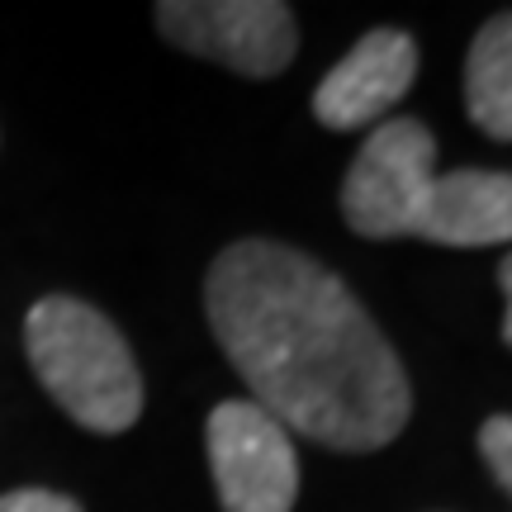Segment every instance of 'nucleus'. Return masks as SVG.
<instances>
[{
	"label": "nucleus",
	"mask_w": 512,
	"mask_h": 512,
	"mask_svg": "<svg viewBox=\"0 0 512 512\" xmlns=\"http://www.w3.org/2000/svg\"><path fill=\"white\" fill-rule=\"evenodd\" d=\"M204 313L256 408L332 451H380L403 432L413 389L356 294L285 242L242 238L204 275Z\"/></svg>",
	"instance_id": "nucleus-1"
},
{
	"label": "nucleus",
	"mask_w": 512,
	"mask_h": 512,
	"mask_svg": "<svg viewBox=\"0 0 512 512\" xmlns=\"http://www.w3.org/2000/svg\"><path fill=\"white\" fill-rule=\"evenodd\" d=\"M24 347L38 384L86 432L119 437L143 418L138 361L100 309L72 294H48L24 318Z\"/></svg>",
	"instance_id": "nucleus-2"
},
{
	"label": "nucleus",
	"mask_w": 512,
	"mask_h": 512,
	"mask_svg": "<svg viewBox=\"0 0 512 512\" xmlns=\"http://www.w3.org/2000/svg\"><path fill=\"white\" fill-rule=\"evenodd\" d=\"M432 181H437V138L422 119H389L361 143L342 181V219L351 233L375 242L413 233Z\"/></svg>",
	"instance_id": "nucleus-3"
},
{
	"label": "nucleus",
	"mask_w": 512,
	"mask_h": 512,
	"mask_svg": "<svg viewBox=\"0 0 512 512\" xmlns=\"http://www.w3.org/2000/svg\"><path fill=\"white\" fill-rule=\"evenodd\" d=\"M209 470L223 512H290L299 498V456L280 422L252 399H228L204 427Z\"/></svg>",
	"instance_id": "nucleus-4"
},
{
	"label": "nucleus",
	"mask_w": 512,
	"mask_h": 512,
	"mask_svg": "<svg viewBox=\"0 0 512 512\" xmlns=\"http://www.w3.org/2000/svg\"><path fill=\"white\" fill-rule=\"evenodd\" d=\"M157 29L176 48L209 57L238 76H280L294 62V10L280 0H166Z\"/></svg>",
	"instance_id": "nucleus-5"
},
{
	"label": "nucleus",
	"mask_w": 512,
	"mask_h": 512,
	"mask_svg": "<svg viewBox=\"0 0 512 512\" xmlns=\"http://www.w3.org/2000/svg\"><path fill=\"white\" fill-rule=\"evenodd\" d=\"M418 76V43L399 29H375L313 91V119L332 133L375 124L399 105Z\"/></svg>",
	"instance_id": "nucleus-6"
},
{
	"label": "nucleus",
	"mask_w": 512,
	"mask_h": 512,
	"mask_svg": "<svg viewBox=\"0 0 512 512\" xmlns=\"http://www.w3.org/2000/svg\"><path fill=\"white\" fill-rule=\"evenodd\" d=\"M413 238L437 247L512 242V171H446L432 181L413 219Z\"/></svg>",
	"instance_id": "nucleus-7"
},
{
	"label": "nucleus",
	"mask_w": 512,
	"mask_h": 512,
	"mask_svg": "<svg viewBox=\"0 0 512 512\" xmlns=\"http://www.w3.org/2000/svg\"><path fill=\"white\" fill-rule=\"evenodd\" d=\"M465 110L489 138L512 143V10L494 15L465 57Z\"/></svg>",
	"instance_id": "nucleus-8"
},
{
	"label": "nucleus",
	"mask_w": 512,
	"mask_h": 512,
	"mask_svg": "<svg viewBox=\"0 0 512 512\" xmlns=\"http://www.w3.org/2000/svg\"><path fill=\"white\" fill-rule=\"evenodd\" d=\"M479 451L489 460V470L498 475V484L512 494V418L508 413H498L479 427Z\"/></svg>",
	"instance_id": "nucleus-9"
},
{
	"label": "nucleus",
	"mask_w": 512,
	"mask_h": 512,
	"mask_svg": "<svg viewBox=\"0 0 512 512\" xmlns=\"http://www.w3.org/2000/svg\"><path fill=\"white\" fill-rule=\"evenodd\" d=\"M0 512H81V503L53 489H15L0 498Z\"/></svg>",
	"instance_id": "nucleus-10"
},
{
	"label": "nucleus",
	"mask_w": 512,
	"mask_h": 512,
	"mask_svg": "<svg viewBox=\"0 0 512 512\" xmlns=\"http://www.w3.org/2000/svg\"><path fill=\"white\" fill-rule=\"evenodd\" d=\"M498 280H503V294H508V318H503V342L512 347V252L503 256V266H498Z\"/></svg>",
	"instance_id": "nucleus-11"
}]
</instances>
